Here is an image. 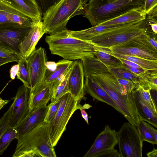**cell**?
<instances>
[{
  "instance_id": "obj_1",
  "label": "cell",
  "mask_w": 157,
  "mask_h": 157,
  "mask_svg": "<svg viewBox=\"0 0 157 157\" xmlns=\"http://www.w3.org/2000/svg\"><path fill=\"white\" fill-rule=\"evenodd\" d=\"M46 42L51 53L69 60H81L95 56L97 47L91 41L71 36L66 28L47 36Z\"/></svg>"
},
{
  "instance_id": "obj_2",
  "label": "cell",
  "mask_w": 157,
  "mask_h": 157,
  "mask_svg": "<svg viewBox=\"0 0 157 157\" xmlns=\"http://www.w3.org/2000/svg\"><path fill=\"white\" fill-rule=\"evenodd\" d=\"M90 76L109 95L128 122L137 127L140 120L132 92L128 93L109 72Z\"/></svg>"
},
{
  "instance_id": "obj_3",
  "label": "cell",
  "mask_w": 157,
  "mask_h": 157,
  "mask_svg": "<svg viewBox=\"0 0 157 157\" xmlns=\"http://www.w3.org/2000/svg\"><path fill=\"white\" fill-rule=\"evenodd\" d=\"M145 0H90L83 17L95 26L134 9L143 8Z\"/></svg>"
},
{
  "instance_id": "obj_4",
  "label": "cell",
  "mask_w": 157,
  "mask_h": 157,
  "mask_svg": "<svg viewBox=\"0 0 157 157\" xmlns=\"http://www.w3.org/2000/svg\"><path fill=\"white\" fill-rule=\"evenodd\" d=\"M90 0H60L43 16L45 33L53 34L66 28L73 17L84 15Z\"/></svg>"
},
{
  "instance_id": "obj_5",
  "label": "cell",
  "mask_w": 157,
  "mask_h": 157,
  "mask_svg": "<svg viewBox=\"0 0 157 157\" xmlns=\"http://www.w3.org/2000/svg\"><path fill=\"white\" fill-rule=\"evenodd\" d=\"M17 140L13 157H22L32 151H37L42 157H56L51 140L49 124L44 121Z\"/></svg>"
},
{
  "instance_id": "obj_6",
  "label": "cell",
  "mask_w": 157,
  "mask_h": 157,
  "mask_svg": "<svg viewBox=\"0 0 157 157\" xmlns=\"http://www.w3.org/2000/svg\"><path fill=\"white\" fill-rule=\"evenodd\" d=\"M144 20L113 29L96 36L91 40L97 47L107 49L121 44L135 38L150 34Z\"/></svg>"
},
{
  "instance_id": "obj_7",
  "label": "cell",
  "mask_w": 157,
  "mask_h": 157,
  "mask_svg": "<svg viewBox=\"0 0 157 157\" xmlns=\"http://www.w3.org/2000/svg\"><path fill=\"white\" fill-rule=\"evenodd\" d=\"M60 104L53 119L50 123V134L52 146H55L63 132L70 118L77 109L82 106L81 101L68 92L61 98Z\"/></svg>"
},
{
  "instance_id": "obj_8",
  "label": "cell",
  "mask_w": 157,
  "mask_h": 157,
  "mask_svg": "<svg viewBox=\"0 0 157 157\" xmlns=\"http://www.w3.org/2000/svg\"><path fill=\"white\" fill-rule=\"evenodd\" d=\"M117 134L121 157H142L143 141L136 127L124 122Z\"/></svg>"
},
{
  "instance_id": "obj_9",
  "label": "cell",
  "mask_w": 157,
  "mask_h": 157,
  "mask_svg": "<svg viewBox=\"0 0 157 157\" xmlns=\"http://www.w3.org/2000/svg\"><path fill=\"white\" fill-rule=\"evenodd\" d=\"M149 35L134 38L109 48L101 49L122 55L157 60V49L148 41L147 37Z\"/></svg>"
},
{
  "instance_id": "obj_10",
  "label": "cell",
  "mask_w": 157,
  "mask_h": 157,
  "mask_svg": "<svg viewBox=\"0 0 157 157\" xmlns=\"http://www.w3.org/2000/svg\"><path fill=\"white\" fill-rule=\"evenodd\" d=\"M33 26L14 24L0 25V48L20 55L19 45Z\"/></svg>"
},
{
  "instance_id": "obj_11",
  "label": "cell",
  "mask_w": 157,
  "mask_h": 157,
  "mask_svg": "<svg viewBox=\"0 0 157 157\" xmlns=\"http://www.w3.org/2000/svg\"><path fill=\"white\" fill-rule=\"evenodd\" d=\"M47 59L46 51L41 47L36 49L26 58L30 77V90L43 80L48 68Z\"/></svg>"
},
{
  "instance_id": "obj_12",
  "label": "cell",
  "mask_w": 157,
  "mask_h": 157,
  "mask_svg": "<svg viewBox=\"0 0 157 157\" xmlns=\"http://www.w3.org/2000/svg\"><path fill=\"white\" fill-rule=\"evenodd\" d=\"M118 143L117 131L106 125L97 136L84 157H102L115 149Z\"/></svg>"
},
{
  "instance_id": "obj_13",
  "label": "cell",
  "mask_w": 157,
  "mask_h": 157,
  "mask_svg": "<svg viewBox=\"0 0 157 157\" xmlns=\"http://www.w3.org/2000/svg\"><path fill=\"white\" fill-rule=\"evenodd\" d=\"M30 89L23 84L18 89L14 98L10 126L16 128L30 113Z\"/></svg>"
},
{
  "instance_id": "obj_14",
  "label": "cell",
  "mask_w": 157,
  "mask_h": 157,
  "mask_svg": "<svg viewBox=\"0 0 157 157\" xmlns=\"http://www.w3.org/2000/svg\"><path fill=\"white\" fill-rule=\"evenodd\" d=\"M84 74L82 61H73L68 79L69 92L78 100L85 99Z\"/></svg>"
},
{
  "instance_id": "obj_15",
  "label": "cell",
  "mask_w": 157,
  "mask_h": 157,
  "mask_svg": "<svg viewBox=\"0 0 157 157\" xmlns=\"http://www.w3.org/2000/svg\"><path fill=\"white\" fill-rule=\"evenodd\" d=\"M45 33L43 22L39 21L33 25L19 46V54L27 58L36 50V46Z\"/></svg>"
},
{
  "instance_id": "obj_16",
  "label": "cell",
  "mask_w": 157,
  "mask_h": 157,
  "mask_svg": "<svg viewBox=\"0 0 157 157\" xmlns=\"http://www.w3.org/2000/svg\"><path fill=\"white\" fill-rule=\"evenodd\" d=\"M30 90L29 107L30 112L47 104L51 100L53 92L52 83L47 84L43 81Z\"/></svg>"
},
{
  "instance_id": "obj_17",
  "label": "cell",
  "mask_w": 157,
  "mask_h": 157,
  "mask_svg": "<svg viewBox=\"0 0 157 157\" xmlns=\"http://www.w3.org/2000/svg\"><path fill=\"white\" fill-rule=\"evenodd\" d=\"M0 3L15 10L36 22L42 21V15L34 0H0Z\"/></svg>"
},
{
  "instance_id": "obj_18",
  "label": "cell",
  "mask_w": 157,
  "mask_h": 157,
  "mask_svg": "<svg viewBox=\"0 0 157 157\" xmlns=\"http://www.w3.org/2000/svg\"><path fill=\"white\" fill-rule=\"evenodd\" d=\"M37 22L15 10L0 3V25L14 24L33 26Z\"/></svg>"
},
{
  "instance_id": "obj_19",
  "label": "cell",
  "mask_w": 157,
  "mask_h": 157,
  "mask_svg": "<svg viewBox=\"0 0 157 157\" xmlns=\"http://www.w3.org/2000/svg\"><path fill=\"white\" fill-rule=\"evenodd\" d=\"M84 89L85 93L93 98L109 105L121 113L120 110L105 91L90 75L85 76Z\"/></svg>"
},
{
  "instance_id": "obj_20",
  "label": "cell",
  "mask_w": 157,
  "mask_h": 157,
  "mask_svg": "<svg viewBox=\"0 0 157 157\" xmlns=\"http://www.w3.org/2000/svg\"><path fill=\"white\" fill-rule=\"evenodd\" d=\"M48 109V106L44 105L30 112L28 115L16 127L19 136L31 130L44 121Z\"/></svg>"
},
{
  "instance_id": "obj_21",
  "label": "cell",
  "mask_w": 157,
  "mask_h": 157,
  "mask_svg": "<svg viewBox=\"0 0 157 157\" xmlns=\"http://www.w3.org/2000/svg\"><path fill=\"white\" fill-rule=\"evenodd\" d=\"M132 92L139 120L146 122L157 128V113L146 103L137 89H134Z\"/></svg>"
},
{
  "instance_id": "obj_22",
  "label": "cell",
  "mask_w": 157,
  "mask_h": 157,
  "mask_svg": "<svg viewBox=\"0 0 157 157\" xmlns=\"http://www.w3.org/2000/svg\"><path fill=\"white\" fill-rule=\"evenodd\" d=\"M131 23L97 25L82 30L73 31L68 30V31L69 34L71 36L82 40H89L93 37L100 33L113 29L124 26Z\"/></svg>"
},
{
  "instance_id": "obj_23",
  "label": "cell",
  "mask_w": 157,
  "mask_h": 157,
  "mask_svg": "<svg viewBox=\"0 0 157 157\" xmlns=\"http://www.w3.org/2000/svg\"><path fill=\"white\" fill-rule=\"evenodd\" d=\"M146 14L143 8L134 9L98 25L123 24L141 21L145 19Z\"/></svg>"
},
{
  "instance_id": "obj_24",
  "label": "cell",
  "mask_w": 157,
  "mask_h": 157,
  "mask_svg": "<svg viewBox=\"0 0 157 157\" xmlns=\"http://www.w3.org/2000/svg\"><path fill=\"white\" fill-rule=\"evenodd\" d=\"M72 64V63L63 75L52 83L53 92L50 103H54L64 94L69 92L68 79Z\"/></svg>"
},
{
  "instance_id": "obj_25",
  "label": "cell",
  "mask_w": 157,
  "mask_h": 157,
  "mask_svg": "<svg viewBox=\"0 0 157 157\" xmlns=\"http://www.w3.org/2000/svg\"><path fill=\"white\" fill-rule=\"evenodd\" d=\"M106 66L108 72L115 77L128 80L135 85V87L138 85H143L144 82V80L141 77L131 71L123 65L117 66Z\"/></svg>"
},
{
  "instance_id": "obj_26",
  "label": "cell",
  "mask_w": 157,
  "mask_h": 157,
  "mask_svg": "<svg viewBox=\"0 0 157 157\" xmlns=\"http://www.w3.org/2000/svg\"><path fill=\"white\" fill-rule=\"evenodd\" d=\"M73 61L64 59L59 60L56 63L55 70L51 71L47 68L43 81L47 84L53 83L67 71Z\"/></svg>"
},
{
  "instance_id": "obj_27",
  "label": "cell",
  "mask_w": 157,
  "mask_h": 157,
  "mask_svg": "<svg viewBox=\"0 0 157 157\" xmlns=\"http://www.w3.org/2000/svg\"><path fill=\"white\" fill-rule=\"evenodd\" d=\"M100 49L116 59H122L133 62L144 70L157 71V60H150L139 57L122 55Z\"/></svg>"
},
{
  "instance_id": "obj_28",
  "label": "cell",
  "mask_w": 157,
  "mask_h": 157,
  "mask_svg": "<svg viewBox=\"0 0 157 157\" xmlns=\"http://www.w3.org/2000/svg\"><path fill=\"white\" fill-rule=\"evenodd\" d=\"M84 76L108 72L106 65L95 56L82 60Z\"/></svg>"
},
{
  "instance_id": "obj_29",
  "label": "cell",
  "mask_w": 157,
  "mask_h": 157,
  "mask_svg": "<svg viewBox=\"0 0 157 157\" xmlns=\"http://www.w3.org/2000/svg\"><path fill=\"white\" fill-rule=\"evenodd\" d=\"M19 136L16 128L9 126L0 138V155H2L11 142L14 139H17Z\"/></svg>"
},
{
  "instance_id": "obj_30",
  "label": "cell",
  "mask_w": 157,
  "mask_h": 157,
  "mask_svg": "<svg viewBox=\"0 0 157 157\" xmlns=\"http://www.w3.org/2000/svg\"><path fill=\"white\" fill-rule=\"evenodd\" d=\"M18 69L17 78L21 80L25 86L30 88V80L26 59L22 57L17 62Z\"/></svg>"
},
{
  "instance_id": "obj_31",
  "label": "cell",
  "mask_w": 157,
  "mask_h": 157,
  "mask_svg": "<svg viewBox=\"0 0 157 157\" xmlns=\"http://www.w3.org/2000/svg\"><path fill=\"white\" fill-rule=\"evenodd\" d=\"M95 56L105 65L111 66L122 65L123 63L120 60L113 59L110 55L98 47Z\"/></svg>"
},
{
  "instance_id": "obj_32",
  "label": "cell",
  "mask_w": 157,
  "mask_h": 157,
  "mask_svg": "<svg viewBox=\"0 0 157 157\" xmlns=\"http://www.w3.org/2000/svg\"><path fill=\"white\" fill-rule=\"evenodd\" d=\"M137 128L143 141L147 142L153 144H157V141L155 140L145 125L144 121L140 120Z\"/></svg>"
},
{
  "instance_id": "obj_33",
  "label": "cell",
  "mask_w": 157,
  "mask_h": 157,
  "mask_svg": "<svg viewBox=\"0 0 157 157\" xmlns=\"http://www.w3.org/2000/svg\"><path fill=\"white\" fill-rule=\"evenodd\" d=\"M135 89L139 91L141 96L146 103L154 112L157 113V108L154 105L151 98L150 91V89L145 86L138 85Z\"/></svg>"
},
{
  "instance_id": "obj_34",
  "label": "cell",
  "mask_w": 157,
  "mask_h": 157,
  "mask_svg": "<svg viewBox=\"0 0 157 157\" xmlns=\"http://www.w3.org/2000/svg\"><path fill=\"white\" fill-rule=\"evenodd\" d=\"M13 105V102L7 111L5 113L0 120V138L10 126L11 116Z\"/></svg>"
},
{
  "instance_id": "obj_35",
  "label": "cell",
  "mask_w": 157,
  "mask_h": 157,
  "mask_svg": "<svg viewBox=\"0 0 157 157\" xmlns=\"http://www.w3.org/2000/svg\"><path fill=\"white\" fill-rule=\"evenodd\" d=\"M61 98L53 103H50L48 105V109L44 118V121L48 123L52 121L55 117L59 107Z\"/></svg>"
},
{
  "instance_id": "obj_36",
  "label": "cell",
  "mask_w": 157,
  "mask_h": 157,
  "mask_svg": "<svg viewBox=\"0 0 157 157\" xmlns=\"http://www.w3.org/2000/svg\"><path fill=\"white\" fill-rule=\"evenodd\" d=\"M22 57L19 54L0 48V58L11 59L17 62Z\"/></svg>"
},
{
  "instance_id": "obj_37",
  "label": "cell",
  "mask_w": 157,
  "mask_h": 157,
  "mask_svg": "<svg viewBox=\"0 0 157 157\" xmlns=\"http://www.w3.org/2000/svg\"><path fill=\"white\" fill-rule=\"evenodd\" d=\"M115 78L128 93H131L135 89V85L131 81L124 78Z\"/></svg>"
},
{
  "instance_id": "obj_38",
  "label": "cell",
  "mask_w": 157,
  "mask_h": 157,
  "mask_svg": "<svg viewBox=\"0 0 157 157\" xmlns=\"http://www.w3.org/2000/svg\"><path fill=\"white\" fill-rule=\"evenodd\" d=\"M157 6V0H145L143 9L146 14Z\"/></svg>"
},
{
  "instance_id": "obj_39",
  "label": "cell",
  "mask_w": 157,
  "mask_h": 157,
  "mask_svg": "<svg viewBox=\"0 0 157 157\" xmlns=\"http://www.w3.org/2000/svg\"><path fill=\"white\" fill-rule=\"evenodd\" d=\"M145 125L156 140L157 141V131L150 124L144 121Z\"/></svg>"
},
{
  "instance_id": "obj_40",
  "label": "cell",
  "mask_w": 157,
  "mask_h": 157,
  "mask_svg": "<svg viewBox=\"0 0 157 157\" xmlns=\"http://www.w3.org/2000/svg\"><path fill=\"white\" fill-rule=\"evenodd\" d=\"M117 59L120 60L123 63L131 67L138 68H142L140 66H139L137 64L132 61L120 58H118Z\"/></svg>"
},
{
  "instance_id": "obj_41",
  "label": "cell",
  "mask_w": 157,
  "mask_h": 157,
  "mask_svg": "<svg viewBox=\"0 0 157 157\" xmlns=\"http://www.w3.org/2000/svg\"><path fill=\"white\" fill-rule=\"evenodd\" d=\"M155 34L154 33H152L150 34L147 37V39L151 44L156 49H157V40L155 38V36H154L156 34H154L153 36L152 35Z\"/></svg>"
},
{
  "instance_id": "obj_42",
  "label": "cell",
  "mask_w": 157,
  "mask_h": 157,
  "mask_svg": "<svg viewBox=\"0 0 157 157\" xmlns=\"http://www.w3.org/2000/svg\"><path fill=\"white\" fill-rule=\"evenodd\" d=\"M18 69V65L13 66L10 70V77L13 80L14 79Z\"/></svg>"
},
{
  "instance_id": "obj_43",
  "label": "cell",
  "mask_w": 157,
  "mask_h": 157,
  "mask_svg": "<svg viewBox=\"0 0 157 157\" xmlns=\"http://www.w3.org/2000/svg\"><path fill=\"white\" fill-rule=\"evenodd\" d=\"M102 157H121L119 152L115 149L103 156Z\"/></svg>"
},
{
  "instance_id": "obj_44",
  "label": "cell",
  "mask_w": 157,
  "mask_h": 157,
  "mask_svg": "<svg viewBox=\"0 0 157 157\" xmlns=\"http://www.w3.org/2000/svg\"><path fill=\"white\" fill-rule=\"evenodd\" d=\"M157 91L154 90H151L150 91L151 98L154 105L156 108H157Z\"/></svg>"
},
{
  "instance_id": "obj_45",
  "label": "cell",
  "mask_w": 157,
  "mask_h": 157,
  "mask_svg": "<svg viewBox=\"0 0 157 157\" xmlns=\"http://www.w3.org/2000/svg\"><path fill=\"white\" fill-rule=\"evenodd\" d=\"M79 109L80 110L82 117L87 123L89 124L88 115L86 112L85 110L84 109L82 108V106Z\"/></svg>"
},
{
  "instance_id": "obj_46",
  "label": "cell",
  "mask_w": 157,
  "mask_h": 157,
  "mask_svg": "<svg viewBox=\"0 0 157 157\" xmlns=\"http://www.w3.org/2000/svg\"><path fill=\"white\" fill-rule=\"evenodd\" d=\"M148 157H157V149L154 147L153 150L146 154Z\"/></svg>"
},
{
  "instance_id": "obj_47",
  "label": "cell",
  "mask_w": 157,
  "mask_h": 157,
  "mask_svg": "<svg viewBox=\"0 0 157 157\" xmlns=\"http://www.w3.org/2000/svg\"><path fill=\"white\" fill-rule=\"evenodd\" d=\"M14 62L12 59L0 58V66L10 62Z\"/></svg>"
},
{
  "instance_id": "obj_48",
  "label": "cell",
  "mask_w": 157,
  "mask_h": 157,
  "mask_svg": "<svg viewBox=\"0 0 157 157\" xmlns=\"http://www.w3.org/2000/svg\"><path fill=\"white\" fill-rule=\"evenodd\" d=\"M9 101L8 100H4L0 98V110L5 105L7 104Z\"/></svg>"
},
{
  "instance_id": "obj_49",
  "label": "cell",
  "mask_w": 157,
  "mask_h": 157,
  "mask_svg": "<svg viewBox=\"0 0 157 157\" xmlns=\"http://www.w3.org/2000/svg\"></svg>"
}]
</instances>
